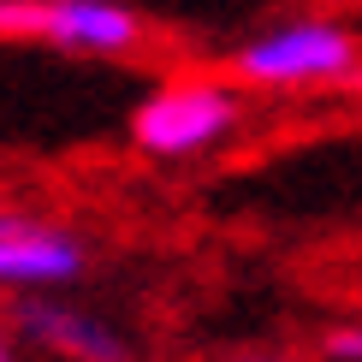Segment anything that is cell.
<instances>
[{
    "mask_svg": "<svg viewBox=\"0 0 362 362\" xmlns=\"http://www.w3.org/2000/svg\"><path fill=\"white\" fill-rule=\"evenodd\" d=\"M0 362H18V333H12L6 315H0Z\"/></svg>",
    "mask_w": 362,
    "mask_h": 362,
    "instance_id": "7",
    "label": "cell"
},
{
    "mask_svg": "<svg viewBox=\"0 0 362 362\" xmlns=\"http://www.w3.org/2000/svg\"><path fill=\"white\" fill-rule=\"evenodd\" d=\"M232 71L255 89H321L362 71V42L339 18H291L244 42L232 54Z\"/></svg>",
    "mask_w": 362,
    "mask_h": 362,
    "instance_id": "1",
    "label": "cell"
},
{
    "mask_svg": "<svg viewBox=\"0 0 362 362\" xmlns=\"http://www.w3.org/2000/svg\"><path fill=\"white\" fill-rule=\"evenodd\" d=\"M232 362H303V356H274V351H262V356H232Z\"/></svg>",
    "mask_w": 362,
    "mask_h": 362,
    "instance_id": "8",
    "label": "cell"
},
{
    "mask_svg": "<svg viewBox=\"0 0 362 362\" xmlns=\"http://www.w3.org/2000/svg\"><path fill=\"white\" fill-rule=\"evenodd\" d=\"M83 267H89V244L66 226L18 214L0 232V285L6 291H59V285H78Z\"/></svg>",
    "mask_w": 362,
    "mask_h": 362,
    "instance_id": "5",
    "label": "cell"
},
{
    "mask_svg": "<svg viewBox=\"0 0 362 362\" xmlns=\"http://www.w3.org/2000/svg\"><path fill=\"white\" fill-rule=\"evenodd\" d=\"M12 220H18V214H12V208H0V232H6V226H12Z\"/></svg>",
    "mask_w": 362,
    "mask_h": 362,
    "instance_id": "9",
    "label": "cell"
},
{
    "mask_svg": "<svg viewBox=\"0 0 362 362\" xmlns=\"http://www.w3.org/2000/svg\"><path fill=\"white\" fill-rule=\"evenodd\" d=\"M244 125V95L220 78H173L131 113V143L155 160H190L208 155Z\"/></svg>",
    "mask_w": 362,
    "mask_h": 362,
    "instance_id": "2",
    "label": "cell"
},
{
    "mask_svg": "<svg viewBox=\"0 0 362 362\" xmlns=\"http://www.w3.org/2000/svg\"><path fill=\"white\" fill-rule=\"evenodd\" d=\"M0 36H30L66 54H137L148 24L125 0H0Z\"/></svg>",
    "mask_w": 362,
    "mask_h": 362,
    "instance_id": "3",
    "label": "cell"
},
{
    "mask_svg": "<svg viewBox=\"0 0 362 362\" xmlns=\"http://www.w3.org/2000/svg\"><path fill=\"white\" fill-rule=\"evenodd\" d=\"M12 333H18V344H36L42 356H59V362H137L131 339L113 321H101L83 303H66V297H42V291L18 297Z\"/></svg>",
    "mask_w": 362,
    "mask_h": 362,
    "instance_id": "4",
    "label": "cell"
},
{
    "mask_svg": "<svg viewBox=\"0 0 362 362\" xmlns=\"http://www.w3.org/2000/svg\"><path fill=\"white\" fill-rule=\"evenodd\" d=\"M321 356L327 362H362V321H339L321 333Z\"/></svg>",
    "mask_w": 362,
    "mask_h": 362,
    "instance_id": "6",
    "label": "cell"
}]
</instances>
